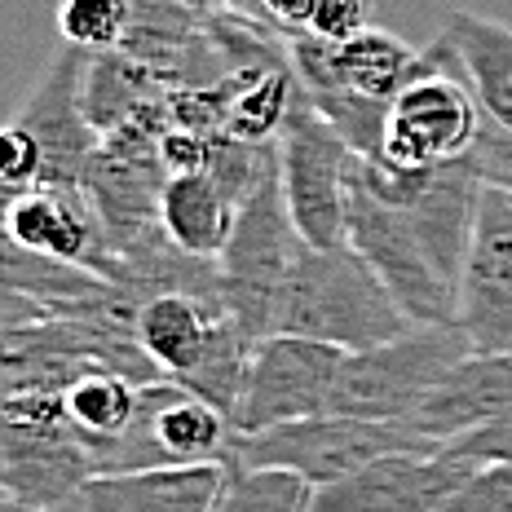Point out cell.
Instances as JSON below:
<instances>
[{"mask_svg":"<svg viewBox=\"0 0 512 512\" xmlns=\"http://www.w3.org/2000/svg\"><path fill=\"white\" fill-rule=\"evenodd\" d=\"M442 451L411 424H384V420H358V415H309L296 424H279L270 433L234 437L230 464L243 468H283V473L305 477L309 486H332L358 468L384 460V455H433Z\"/></svg>","mask_w":512,"mask_h":512,"instance_id":"3957f363","label":"cell"},{"mask_svg":"<svg viewBox=\"0 0 512 512\" xmlns=\"http://www.w3.org/2000/svg\"><path fill=\"white\" fill-rule=\"evenodd\" d=\"M230 309L217 296H195V292H155L137 305V345L151 358V367L164 380H181L199 367L208 354L217 323Z\"/></svg>","mask_w":512,"mask_h":512,"instance_id":"2e32d148","label":"cell"},{"mask_svg":"<svg viewBox=\"0 0 512 512\" xmlns=\"http://www.w3.org/2000/svg\"><path fill=\"white\" fill-rule=\"evenodd\" d=\"M137 402H142V384L120 376V371H84L80 380L67 384L62 393V415L76 429V437L84 442L93 460V473H98V460L111 451L124 437V429L133 424Z\"/></svg>","mask_w":512,"mask_h":512,"instance_id":"ffe728a7","label":"cell"},{"mask_svg":"<svg viewBox=\"0 0 512 512\" xmlns=\"http://www.w3.org/2000/svg\"><path fill=\"white\" fill-rule=\"evenodd\" d=\"M437 40L460 62L486 120L512 133V27L473 9H451Z\"/></svg>","mask_w":512,"mask_h":512,"instance_id":"e0dca14e","label":"cell"},{"mask_svg":"<svg viewBox=\"0 0 512 512\" xmlns=\"http://www.w3.org/2000/svg\"><path fill=\"white\" fill-rule=\"evenodd\" d=\"M345 243H354L362 252V261L380 274V283L389 287V296L402 305V314L411 323L460 327V287L442 279V270L429 261V252L415 239L402 208L367 195L358 186V177H354V190H349Z\"/></svg>","mask_w":512,"mask_h":512,"instance_id":"ba28073f","label":"cell"},{"mask_svg":"<svg viewBox=\"0 0 512 512\" xmlns=\"http://www.w3.org/2000/svg\"><path fill=\"white\" fill-rule=\"evenodd\" d=\"M460 332L473 354L512 358V195L482 190L473 243L460 274Z\"/></svg>","mask_w":512,"mask_h":512,"instance_id":"8fae6325","label":"cell"},{"mask_svg":"<svg viewBox=\"0 0 512 512\" xmlns=\"http://www.w3.org/2000/svg\"><path fill=\"white\" fill-rule=\"evenodd\" d=\"M49 512H84V508H80V499H71V504H62V508H49Z\"/></svg>","mask_w":512,"mask_h":512,"instance_id":"4dcf8cb0","label":"cell"},{"mask_svg":"<svg viewBox=\"0 0 512 512\" xmlns=\"http://www.w3.org/2000/svg\"><path fill=\"white\" fill-rule=\"evenodd\" d=\"M371 27V0H314L309 5V36L318 40H340L358 36Z\"/></svg>","mask_w":512,"mask_h":512,"instance_id":"484cf974","label":"cell"},{"mask_svg":"<svg viewBox=\"0 0 512 512\" xmlns=\"http://www.w3.org/2000/svg\"><path fill=\"white\" fill-rule=\"evenodd\" d=\"M230 482V464H173L98 473L80 490L84 512H212Z\"/></svg>","mask_w":512,"mask_h":512,"instance_id":"5bb4252c","label":"cell"},{"mask_svg":"<svg viewBox=\"0 0 512 512\" xmlns=\"http://www.w3.org/2000/svg\"><path fill=\"white\" fill-rule=\"evenodd\" d=\"M442 512H512V464H482Z\"/></svg>","mask_w":512,"mask_h":512,"instance_id":"d4e9b609","label":"cell"},{"mask_svg":"<svg viewBox=\"0 0 512 512\" xmlns=\"http://www.w3.org/2000/svg\"><path fill=\"white\" fill-rule=\"evenodd\" d=\"M234 424L212 402L190 393L177 380L142 384L133 424L98 460V473H133V468H173V464H230ZM93 473V477H98Z\"/></svg>","mask_w":512,"mask_h":512,"instance_id":"52a82bcc","label":"cell"},{"mask_svg":"<svg viewBox=\"0 0 512 512\" xmlns=\"http://www.w3.org/2000/svg\"><path fill=\"white\" fill-rule=\"evenodd\" d=\"M133 14L137 0H62L58 36L62 45H76L84 53H115L124 49Z\"/></svg>","mask_w":512,"mask_h":512,"instance_id":"603a6c76","label":"cell"},{"mask_svg":"<svg viewBox=\"0 0 512 512\" xmlns=\"http://www.w3.org/2000/svg\"><path fill=\"white\" fill-rule=\"evenodd\" d=\"M345 349L323 345L305 336H265L252 354V371L243 384V402L234 415V429L270 433L279 424H296L309 415H327L336 398L340 371H345Z\"/></svg>","mask_w":512,"mask_h":512,"instance_id":"9c48e42d","label":"cell"},{"mask_svg":"<svg viewBox=\"0 0 512 512\" xmlns=\"http://www.w3.org/2000/svg\"><path fill=\"white\" fill-rule=\"evenodd\" d=\"M23 305H27L23 296H5V292H0V332H5V327L14 323V318H18V309H23Z\"/></svg>","mask_w":512,"mask_h":512,"instance_id":"83f0119b","label":"cell"},{"mask_svg":"<svg viewBox=\"0 0 512 512\" xmlns=\"http://www.w3.org/2000/svg\"><path fill=\"white\" fill-rule=\"evenodd\" d=\"M239 199L212 173H173L159 195V226L186 256L217 261L230 243Z\"/></svg>","mask_w":512,"mask_h":512,"instance_id":"ac0fdd59","label":"cell"},{"mask_svg":"<svg viewBox=\"0 0 512 512\" xmlns=\"http://www.w3.org/2000/svg\"><path fill=\"white\" fill-rule=\"evenodd\" d=\"M279 177L287 212L309 248H336L349 234V190H354L358 155L345 137L336 133L314 102L296 98V111L287 115L279 133Z\"/></svg>","mask_w":512,"mask_h":512,"instance_id":"8992f818","label":"cell"},{"mask_svg":"<svg viewBox=\"0 0 512 512\" xmlns=\"http://www.w3.org/2000/svg\"><path fill=\"white\" fill-rule=\"evenodd\" d=\"M168 80L151 71L146 62L128 58L124 49L115 53H89V71H84V111L93 128L106 137L115 128L133 124L151 106L164 102Z\"/></svg>","mask_w":512,"mask_h":512,"instance_id":"d6986e66","label":"cell"},{"mask_svg":"<svg viewBox=\"0 0 512 512\" xmlns=\"http://www.w3.org/2000/svg\"><path fill=\"white\" fill-rule=\"evenodd\" d=\"M102 287L106 279H98L93 270H80V265L58 261V256L45 252H31L0 230V292L5 296H23V301L36 305H76L98 296Z\"/></svg>","mask_w":512,"mask_h":512,"instance_id":"44dd1931","label":"cell"},{"mask_svg":"<svg viewBox=\"0 0 512 512\" xmlns=\"http://www.w3.org/2000/svg\"><path fill=\"white\" fill-rule=\"evenodd\" d=\"M314 486L283 468H243L230 464V482L212 512H309Z\"/></svg>","mask_w":512,"mask_h":512,"instance_id":"7402d4cb","label":"cell"},{"mask_svg":"<svg viewBox=\"0 0 512 512\" xmlns=\"http://www.w3.org/2000/svg\"><path fill=\"white\" fill-rule=\"evenodd\" d=\"M442 451L460 455V460L477 464V468L482 464H512V411L499 415V420H490V424H482L477 433L460 437V442L442 446Z\"/></svg>","mask_w":512,"mask_h":512,"instance_id":"4316f807","label":"cell"},{"mask_svg":"<svg viewBox=\"0 0 512 512\" xmlns=\"http://www.w3.org/2000/svg\"><path fill=\"white\" fill-rule=\"evenodd\" d=\"M301 230H296L292 212H287L283 177H279V155L265 168V177L252 186V195L239 204L230 243L217 256L221 274V301L243 327L265 340L274 336L279 323V305L287 292L296 261H301Z\"/></svg>","mask_w":512,"mask_h":512,"instance_id":"7a4b0ae2","label":"cell"},{"mask_svg":"<svg viewBox=\"0 0 512 512\" xmlns=\"http://www.w3.org/2000/svg\"><path fill=\"white\" fill-rule=\"evenodd\" d=\"M0 230L9 239H18L23 248L71 261L80 270H93L106 283L124 279L120 261H115L111 243H106L98 208L84 195V186H49V181H40V186L18 195V204L9 208Z\"/></svg>","mask_w":512,"mask_h":512,"instance_id":"4fadbf2b","label":"cell"},{"mask_svg":"<svg viewBox=\"0 0 512 512\" xmlns=\"http://www.w3.org/2000/svg\"><path fill=\"white\" fill-rule=\"evenodd\" d=\"M0 181H9V186H18V190H31L45 181L40 142L18 120L0 124Z\"/></svg>","mask_w":512,"mask_h":512,"instance_id":"cb8c5ba5","label":"cell"},{"mask_svg":"<svg viewBox=\"0 0 512 512\" xmlns=\"http://www.w3.org/2000/svg\"><path fill=\"white\" fill-rule=\"evenodd\" d=\"M84 71H89V53L76 45H58L49 53L36 89L14 115L40 142L49 186H84V173L102 146V133L84 111Z\"/></svg>","mask_w":512,"mask_h":512,"instance_id":"30bf717a","label":"cell"},{"mask_svg":"<svg viewBox=\"0 0 512 512\" xmlns=\"http://www.w3.org/2000/svg\"><path fill=\"white\" fill-rule=\"evenodd\" d=\"M477 464L451 451L433 455H384V460L318 486L309 512H442Z\"/></svg>","mask_w":512,"mask_h":512,"instance_id":"7c38bea8","label":"cell"},{"mask_svg":"<svg viewBox=\"0 0 512 512\" xmlns=\"http://www.w3.org/2000/svg\"><path fill=\"white\" fill-rule=\"evenodd\" d=\"M0 512H31V508H23V504H18L14 495H9L5 486H0Z\"/></svg>","mask_w":512,"mask_h":512,"instance_id":"f546056e","label":"cell"},{"mask_svg":"<svg viewBox=\"0 0 512 512\" xmlns=\"http://www.w3.org/2000/svg\"><path fill=\"white\" fill-rule=\"evenodd\" d=\"M468 354H473V345L460 327L411 323L402 336L345 358L332 411L358 415V420L411 424L415 411L433 398V389Z\"/></svg>","mask_w":512,"mask_h":512,"instance_id":"277c9868","label":"cell"},{"mask_svg":"<svg viewBox=\"0 0 512 512\" xmlns=\"http://www.w3.org/2000/svg\"><path fill=\"white\" fill-rule=\"evenodd\" d=\"M18 195H23V190H18V186H9V181H0V226H5L9 208L18 204Z\"/></svg>","mask_w":512,"mask_h":512,"instance_id":"f1b7e54d","label":"cell"},{"mask_svg":"<svg viewBox=\"0 0 512 512\" xmlns=\"http://www.w3.org/2000/svg\"><path fill=\"white\" fill-rule=\"evenodd\" d=\"M486 115L468 89L460 62L442 40L424 49V71L415 76L398 98L389 102L384 115V142L380 155L384 164L398 168H433L464 159L477 146Z\"/></svg>","mask_w":512,"mask_h":512,"instance_id":"5b68a950","label":"cell"},{"mask_svg":"<svg viewBox=\"0 0 512 512\" xmlns=\"http://www.w3.org/2000/svg\"><path fill=\"white\" fill-rule=\"evenodd\" d=\"M411 318L389 296L380 274L362 261L354 243H336V248H301L292 279H287L279 323L274 332L305 336L336 345L345 354L376 349L384 340L402 336Z\"/></svg>","mask_w":512,"mask_h":512,"instance_id":"6da1fadb","label":"cell"},{"mask_svg":"<svg viewBox=\"0 0 512 512\" xmlns=\"http://www.w3.org/2000/svg\"><path fill=\"white\" fill-rule=\"evenodd\" d=\"M512 411V358L508 354H468L433 389V398L415 411L411 429L437 446H451L477 433L482 424Z\"/></svg>","mask_w":512,"mask_h":512,"instance_id":"9a60e30c","label":"cell"}]
</instances>
